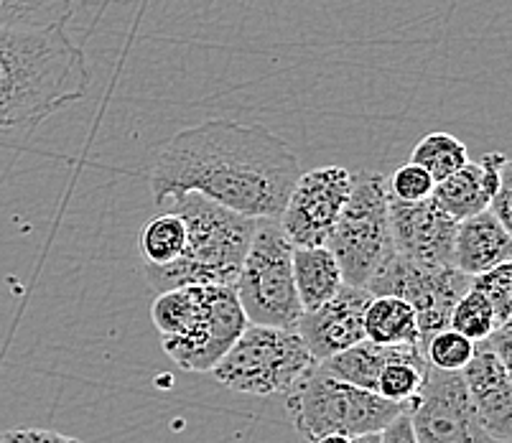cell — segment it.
<instances>
[{
    "mask_svg": "<svg viewBox=\"0 0 512 443\" xmlns=\"http://www.w3.org/2000/svg\"><path fill=\"white\" fill-rule=\"evenodd\" d=\"M90 90L85 51L64 26H0V130H31Z\"/></svg>",
    "mask_w": 512,
    "mask_h": 443,
    "instance_id": "obj_2",
    "label": "cell"
},
{
    "mask_svg": "<svg viewBox=\"0 0 512 443\" xmlns=\"http://www.w3.org/2000/svg\"><path fill=\"white\" fill-rule=\"evenodd\" d=\"M327 247L342 268L344 283L357 288L370 286L372 278L393 260L388 179L383 174H352V191L329 235Z\"/></svg>",
    "mask_w": 512,
    "mask_h": 443,
    "instance_id": "obj_6",
    "label": "cell"
},
{
    "mask_svg": "<svg viewBox=\"0 0 512 443\" xmlns=\"http://www.w3.org/2000/svg\"><path fill=\"white\" fill-rule=\"evenodd\" d=\"M365 339L388 347L395 344L421 347V329L411 303L398 296H372L365 311Z\"/></svg>",
    "mask_w": 512,
    "mask_h": 443,
    "instance_id": "obj_19",
    "label": "cell"
},
{
    "mask_svg": "<svg viewBox=\"0 0 512 443\" xmlns=\"http://www.w3.org/2000/svg\"><path fill=\"white\" fill-rule=\"evenodd\" d=\"M352 191V174L344 166H319L301 171L283 207V232L293 247L327 245L339 214Z\"/></svg>",
    "mask_w": 512,
    "mask_h": 443,
    "instance_id": "obj_11",
    "label": "cell"
},
{
    "mask_svg": "<svg viewBox=\"0 0 512 443\" xmlns=\"http://www.w3.org/2000/svg\"><path fill=\"white\" fill-rule=\"evenodd\" d=\"M426 370L428 359L423 349L411 347L406 354H400L398 359L385 365L383 375L377 380V395H383L385 400H393V403L408 408L418 395V390H421Z\"/></svg>",
    "mask_w": 512,
    "mask_h": 443,
    "instance_id": "obj_21",
    "label": "cell"
},
{
    "mask_svg": "<svg viewBox=\"0 0 512 443\" xmlns=\"http://www.w3.org/2000/svg\"><path fill=\"white\" fill-rule=\"evenodd\" d=\"M380 443H418L411 426V418H408V410L395 415L393 421L380 431Z\"/></svg>",
    "mask_w": 512,
    "mask_h": 443,
    "instance_id": "obj_31",
    "label": "cell"
},
{
    "mask_svg": "<svg viewBox=\"0 0 512 443\" xmlns=\"http://www.w3.org/2000/svg\"><path fill=\"white\" fill-rule=\"evenodd\" d=\"M293 278L304 311L321 306L344 286L342 268L327 245L293 247Z\"/></svg>",
    "mask_w": 512,
    "mask_h": 443,
    "instance_id": "obj_17",
    "label": "cell"
},
{
    "mask_svg": "<svg viewBox=\"0 0 512 443\" xmlns=\"http://www.w3.org/2000/svg\"><path fill=\"white\" fill-rule=\"evenodd\" d=\"M299 156L263 125L214 118L179 133L158 151L151 194L158 207L197 191L255 219H278L301 176Z\"/></svg>",
    "mask_w": 512,
    "mask_h": 443,
    "instance_id": "obj_1",
    "label": "cell"
},
{
    "mask_svg": "<svg viewBox=\"0 0 512 443\" xmlns=\"http://www.w3.org/2000/svg\"><path fill=\"white\" fill-rule=\"evenodd\" d=\"M164 207L184 217L186 245L184 253L171 263H141V273L151 291L161 293L181 286H235L258 219L232 212L197 191L179 194Z\"/></svg>",
    "mask_w": 512,
    "mask_h": 443,
    "instance_id": "obj_3",
    "label": "cell"
},
{
    "mask_svg": "<svg viewBox=\"0 0 512 443\" xmlns=\"http://www.w3.org/2000/svg\"><path fill=\"white\" fill-rule=\"evenodd\" d=\"M390 232L395 253L426 265H454V217L434 197L421 202H400L388 194Z\"/></svg>",
    "mask_w": 512,
    "mask_h": 443,
    "instance_id": "obj_12",
    "label": "cell"
},
{
    "mask_svg": "<svg viewBox=\"0 0 512 443\" xmlns=\"http://www.w3.org/2000/svg\"><path fill=\"white\" fill-rule=\"evenodd\" d=\"M0 443H3V433H0Z\"/></svg>",
    "mask_w": 512,
    "mask_h": 443,
    "instance_id": "obj_35",
    "label": "cell"
},
{
    "mask_svg": "<svg viewBox=\"0 0 512 443\" xmlns=\"http://www.w3.org/2000/svg\"><path fill=\"white\" fill-rule=\"evenodd\" d=\"M411 161L423 166L434 181H444L446 176L462 169L469 161V153L459 138L444 130H434L416 143Z\"/></svg>",
    "mask_w": 512,
    "mask_h": 443,
    "instance_id": "obj_22",
    "label": "cell"
},
{
    "mask_svg": "<svg viewBox=\"0 0 512 443\" xmlns=\"http://www.w3.org/2000/svg\"><path fill=\"white\" fill-rule=\"evenodd\" d=\"M479 423L495 443H512V377L487 342H477L462 370Z\"/></svg>",
    "mask_w": 512,
    "mask_h": 443,
    "instance_id": "obj_14",
    "label": "cell"
},
{
    "mask_svg": "<svg viewBox=\"0 0 512 443\" xmlns=\"http://www.w3.org/2000/svg\"><path fill=\"white\" fill-rule=\"evenodd\" d=\"M3 443H82L79 438L57 431H41V428H21V431L3 433Z\"/></svg>",
    "mask_w": 512,
    "mask_h": 443,
    "instance_id": "obj_30",
    "label": "cell"
},
{
    "mask_svg": "<svg viewBox=\"0 0 512 443\" xmlns=\"http://www.w3.org/2000/svg\"><path fill=\"white\" fill-rule=\"evenodd\" d=\"M434 186L436 181L423 166L408 161L395 169V174L388 179V194L400 202H421L434 194Z\"/></svg>",
    "mask_w": 512,
    "mask_h": 443,
    "instance_id": "obj_27",
    "label": "cell"
},
{
    "mask_svg": "<svg viewBox=\"0 0 512 443\" xmlns=\"http://www.w3.org/2000/svg\"><path fill=\"white\" fill-rule=\"evenodd\" d=\"M79 0H0V26H67Z\"/></svg>",
    "mask_w": 512,
    "mask_h": 443,
    "instance_id": "obj_23",
    "label": "cell"
},
{
    "mask_svg": "<svg viewBox=\"0 0 512 443\" xmlns=\"http://www.w3.org/2000/svg\"><path fill=\"white\" fill-rule=\"evenodd\" d=\"M474 349H477V342L454 331L451 326L431 334L423 344L428 365L446 372H462L469 365V359L474 357Z\"/></svg>",
    "mask_w": 512,
    "mask_h": 443,
    "instance_id": "obj_26",
    "label": "cell"
},
{
    "mask_svg": "<svg viewBox=\"0 0 512 443\" xmlns=\"http://www.w3.org/2000/svg\"><path fill=\"white\" fill-rule=\"evenodd\" d=\"M505 158V153L492 151L484 153L482 161H467L462 169L446 176L444 181H436L431 197L456 222H462V219H469L474 214L484 212V209H490L492 197L500 189V174Z\"/></svg>",
    "mask_w": 512,
    "mask_h": 443,
    "instance_id": "obj_15",
    "label": "cell"
},
{
    "mask_svg": "<svg viewBox=\"0 0 512 443\" xmlns=\"http://www.w3.org/2000/svg\"><path fill=\"white\" fill-rule=\"evenodd\" d=\"M406 410L418 443H495L479 423L462 372L428 365L421 390Z\"/></svg>",
    "mask_w": 512,
    "mask_h": 443,
    "instance_id": "obj_10",
    "label": "cell"
},
{
    "mask_svg": "<svg viewBox=\"0 0 512 443\" xmlns=\"http://www.w3.org/2000/svg\"><path fill=\"white\" fill-rule=\"evenodd\" d=\"M314 443H355V436H344V433H327V436L316 438Z\"/></svg>",
    "mask_w": 512,
    "mask_h": 443,
    "instance_id": "obj_33",
    "label": "cell"
},
{
    "mask_svg": "<svg viewBox=\"0 0 512 443\" xmlns=\"http://www.w3.org/2000/svg\"><path fill=\"white\" fill-rule=\"evenodd\" d=\"M355 443H380V431H377V433H362V436H355Z\"/></svg>",
    "mask_w": 512,
    "mask_h": 443,
    "instance_id": "obj_34",
    "label": "cell"
},
{
    "mask_svg": "<svg viewBox=\"0 0 512 443\" xmlns=\"http://www.w3.org/2000/svg\"><path fill=\"white\" fill-rule=\"evenodd\" d=\"M507 260H512V237L492 209H484L456 225L454 265L462 273L477 278Z\"/></svg>",
    "mask_w": 512,
    "mask_h": 443,
    "instance_id": "obj_16",
    "label": "cell"
},
{
    "mask_svg": "<svg viewBox=\"0 0 512 443\" xmlns=\"http://www.w3.org/2000/svg\"><path fill=\"white\" fill-rule=\"evenodd\" d=\"M484 342L495 349L497 357L502 359V365H505V370L510 372V377H512V326H507V324L497 326L490 337L484 339Z\"/></svg>",
    "mask_w": 512,
    "mask_h": 443,
    "instance_id": "obj_32",
    "label": "cell"
},
{
    "mask_svg": "<svg viewBox=\"0 0 512 443\" xmlns=\"http://www.w3.org/2000/svg\"><path fill=\"white\" fill-rule=\"evenodd\" d=\"M186 222L179 212L166 207V212L156 214L141 230L138 247H141L143 263L166 265L184 253Z\"/></svg>",
    "mask_w": 512,
    "mask_h": 443,
    "instance_id": "obj_20",
    "label": "cell"
},
{
    "mask_svg": "<svg viewBox=\"0 0 512 443\" xmlns=\"http://www.w3.org/2000/svg\"><path fill=\"white\" fill-rule=\"evenodd\" d=\"M286 408L296 431L311 443L327 433L362 436L383 431L406 410L383 395L329 375L321 365L288 390Z\"/></svg>",
    "mask_w": 512,
    "mask_h": 443,
    "instance_id": "obj_4",
    "label": "cell"
},
{
    "mask_svg": "<svg viewBox=\"0 0 512 443\" xmlns=\"http://www.w3.org/2000/svg\"><path fill=\"white\" fill-rule=\"evenodd\" d=\"M370 298L372 293L367 288L344 283L337 296L301 314L296 331L316 357V362L344 352L347 347L365 339V311Z\"/></svg>",
    "mask_w": 512,
    "mask_h": 443,
    "instance_id": "obj_13",
    "label": "cell"
},
{
    "mask_svg": "<svg viewBox=\"0 0 512 443\" xmlns=\"http://www.w3.org/2000/svg\"><path fill=\"white\" fill-rule=\"evenodd\" d=\"M411 347H418V344H395V347H388V344H375L370 339H362V342L352 344L344 352L332 354L329 359H321L319 365L329 375L339 377V380L352 382V385L377 393V380L383 375L385 365L398 359L400 354H406Z\"/></svg>",
    "mask_w": 512,
    "mask_h": 443,
    "instance_id": "obj_18",
    "label": "cell"
},
{
    "mask_svg": "<svg viewBox=\"0 0 512 443\" xmlns=\"http://www.w3.org/2000/svg\"><path fill=\"white\" fill-rule=\"evenodd\" d=\"M199 309V286H181L156 293L151 306V321L161 339L176 337L189 329Z\"/></svg>",
    "mask_w": 512,
    "mask_h": 443,
    "instance_id": "obj_24",
    "label": "cell"
},
{
    "mask_svg": "<svg viewBox=\"0 0 512 443\" xmlns=\"http://www.w3.org/2000/svg\"><path fill=\"white\" fill-rule=\"evenodd\" d=\"M472 275L456 265H426L395 253L393 260L367 286L372 296H398L413 306L421 329V347L436 331L446 329L456 301L472 288Z\"/></svg>",
    "mask_w": 512,
    "mask_h": 443,
    "instance_id": "obj_8",
    "label": "cell"
},
{
    "mask_svg": "<svg viewBox=\"0 0 512 443\" xmlns=\"http://www.w3.org/2000/svg\"><path fill=\"white\" fill-rule=\"evenodd\" d=\"M235 293L250 324L296 329L304 306L293 278V242L278 219H258Z\"/></svg>",
    "mask_w": 512,
    "mask_h": 443,
    "instance_id": "obj_7",
    "label": "cell"
},
{
    "mask_svg": "<svg viewBox=\"0 0 512 443\" xmlns=\"http://www.w3.org/2000/svg\"><path fill=\"white\" fill-rule=\"evenodd\" d=\"M490 209L495 212V217L500 219L502 227H505L512 237V158H505V163H502L500 189H497V194L492 197Z\"/></svg>",
    "mask_w": 512,
    "mask_h": 443,
    "instance_id": "obj_29",
    "label": "cell"
},
{
    "mask_svg": "<svg viewBox=\"0 0 512 443\" xmlns=\"http://www.w3.org/2000/svg\"><path fill=\"white\" fill-rule=\"evenodd\" d=\"M449 326L454 331H459V334H464V337L472 339V342H484L500 326V321H497L495 306L487 298V293L479 291L472 283V288L456 301Z\"/></svg>",
    "mask_w": 512,
    "mask_h": 443,
    "instance_id": "obj_25",
    "label": "cell"
},
{
    "mask_svg": "<svg viewBox=\"0 0 512 443\" xmlns=\"http://www.w3.org/2000/svg\"><path fill=\"white\" fill-rule=\"evenodd\" d=\"M319 365L296 329L248 324L230 352L214 365L212 377L232 393L286 395Z\"/></svg>",
    "mask_w": 512,
    "mask_h": 443,
    "instance_id": "obj_5",
    "label": "cell"
},
{
    "mask_svg": "<svg viewBox=\"0 0 512 443\" xmlns=\"http://www.w3.org/2000/svg\"><path fill=\"white\" fill-rule=\"evenodd\" d=\"M474 286H477L479 291L487 293V298H490L492 306H495L497 321H500V326L505 324L512 316V260L487 270V273L477 275V278H474Z\"/></svg>",
    "mask_w": 512,
    "mask_h": 443,
    "instance_id": "obj_28",
    "label": "cell"
},
{
    "mask_svg": "<svg viewBox=\"0 0 512 443\" xmlns=\"http://www.w3.org/2000/svg\"><path fill=\"white\" fill-rule=\"evenodd\" d=\"M248 324L235 286H199L194 321L176 337L161 339V347L184 372H212Z\"/></svg>",
    "mask_w": 512,
    "mask_h": 443,
    "instance_id": "obj_9",
    "label": "cell"
}]
</instances>
